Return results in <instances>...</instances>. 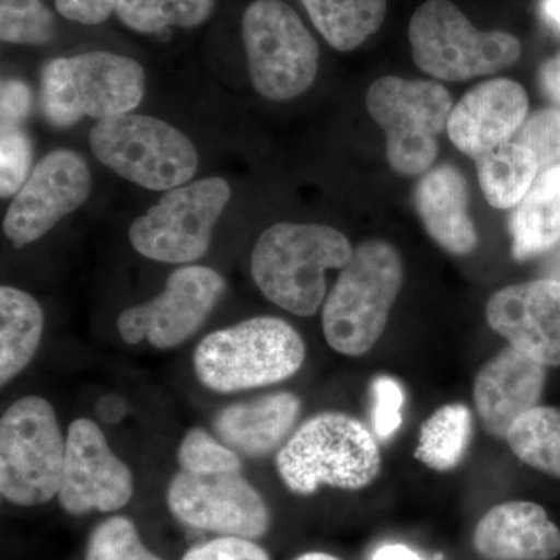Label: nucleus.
Instances as JSON below:
<instances>
[{
  "label": "nucleus",
  "mask_w": 560,
  "mask_h": 560,
  "mask_svg": "<svg viewBox=\"0 0 560 560\" xmlns=\"http://www.w3.org/2000/svg\"><path fill=\"white\" fill-rule=\"evenodd\" d=\"M353 248L327 224L276 223L250 254V275L268 301L298 316H313L326 301V271L342 270Z\"/></svg>",
  "instance_id": "nucleus-1"
},
{
  "label": "nucleus",
  "mask_w": 560,
  "mask_h": 560,
  "mask_svg": "<svg viewBox=\"0 0 560 560\" xmlns=\"http://www.w3.org/2000/svg\"><path fill=\"white\" fill-rule=\"evenodd\" d=\"M404 283V261L385 241H366L353 249L324 301L323 331L331 349L361 357L381 340Z\"/></svg>",
  "instance_id": "nucleus-2"
},
{
  "label": "nucleus",
  "mask_w": 560,
  "mask_h": 560,
  "mask_svg": "<svg viewBox=\"0 0 560 560\" xmlns=\"http://www.w3.org/2000/svg\"><path fill=\"white\" fill-rule=\"evenodd\" d=\"M291 492L312 495L323 486L368 488L382 469V455L370 430L345 412H320L302 423L276 460Z\"/></svg>",
  "instance_id": "nucleus-3"
},
{
  "label": "nucleus",
  "mask_w": 560,
  "mask_h": 560,
  "mask_svg": "<svg viewBox=\"0 0 560 560\" xmlns=\"http://www.w3.org/2000/svg\"><path fill=\"white\" fill-rule=\"evenodd\" d=\"M304 360L296 329L275 316H257L208 335L195 350L194 368L206 388L231 394L287 381Z\"/></svg>",
  "instance_id": "nucleus-4"
},
{
  "label": "nucleus",
  "mask_w": 560,
  "mask_h": 560,
  "mask_svg": "<svg viewBox=\"0 0 560 560\" xmlns=\"http://www.w3.org/2000/svg\"><path fill=\"white\" fill-rule=\"evenodd\" d=\"M145 95V70L132 58L95 50L54 58L40 72V110L55 128L83 117L103 120L138 108Z\"/></svg>",
  "instance_id": "nucleus-5"
},
{
  "label": "nucleus",
  "mask_w": 560,
  "mask_h": 560,
  "mask_svg": "<svg viewBox=\"0 0 560 560\" xmlns=\"http://www.w3.org/2000/svg\"><path fill=\"white\" fill-rule=\"evenodd\" d=\"M416 66L434 79L466 81L511 68L521 40L506 32H481L451 0H427L408 27Z\"/></svg>",
  "instance_id": "nucleus-6"
},
{
  "label": "nucleus",
  "mask_w": 560,
  "mask_h": 560,
  "mask_svg": "<svg viewBox=\"0 0 560 560\" xmlns=\"http://www.w3.org/2000/svg\"><path fill=\"white\" fill-rule=\"evenodd\" d=\"M90 145L103 165L149 190H172L194 178L198 153L184 132L142 114H121L91 128Z\"/></svg>",
  "instance_id": "nucleus-7"
},
{
  "label": "nucleus",
  "mask_w": 560,
  "mask_h": 560,
  "mask_svg": "<svg viewBox=\"0 0 560 560\" xmlns=\"http://www.w3.org/2000/svg\"><path fill=\"white\" fill-rule=\"evenodd\" d=\"M66 438L54 407L38 396L14 401L0 420V493L18 506L49 503L60 492Z\"/></svg>",
  "instance_id": "nucleus-8"
},
{
  "label": "nucleus",
  "mask_w": 560,
  "mask_h": 560,
  "mask_svg": "<svg viewBox=\"0 0 560 560\" xmlns=\"http://www.w3.org/2000/svg\"><path fill=\"white\" fill-rule=\"evenodd\" d=\"M249 79L261 97L287 102L311 90L319 47L296 11L282 0H254L242 18Z\"/></svg>",
  "instance_id": "nucleus-9"
},
{
  "label": "nucleus",
  "mask_w": 560,
  "mask_h": 560,
  "mask_svg": "<svg viewBox=\"0 0 560 560\" xmlns=\"http://www.w3.org/2000/svg\"><path fill=\"white\" fill-rule=\"evenodd\" d=\"M366 106L385 131L390 167L405 176L431 171L440 153L438 136L451 119V92L436 81L386 75L371 84Z\"/></svg>",
  "instance_id": "nucleus-10"
},
{
  "label": "nucleus",
  "mask_w": 560,
  "mask_h": 560,
  "mask_svg": "<svg viewBox=\"0 0 560 560\" xmlns=\"http://www.w3.org/2000/svg\"><path fill=\"white\" fill-rule=\"evenodd\" d=\"M226 179L210 176L167 190L145 215L132 221V248L162 264H191L208 253L212 232L231 201Z\"/></svg>",
  "instance_id": "nucleus-11"
},
{
  "label": "nucleus",
  "mask_w": 560,
  "mask_h": 560,
  "mask_svg": "<svg viewBox=\"0 0 560 560\" xmlns=\"http://www.w3.org/2000/svg\"><path fill=\"white\" fill-rule=\"evenodd\" d=\"M224 289L223 276L212 268H179L158 296L121 313L117 319L121 340L130 346L147 340L153 348H176L197 334Z\"/></svg>",
  "instance_id": "nucleus-12"
},
{
  "label": "nucleus",
  "mask_w": 560,
  "mask_h": 560,
  "mask_svg": "<svg viewBox=\"0 0 560 560\" xmlns=\"http://www.w3.org/2000/svg\"><path fill=\"white\" fill-rule=\"evenodd\" d=\"M172 514L190 528L257 539L270 529V511L241 471L195 475L180 470L167 489Z\"/></svg>",
  "instance_id": "nucleus-13"
},
{
  "label": "nucleus",
  "mask_w": 560,
  "mask_h": 560,
  "mask_svg": "<svg viewBox=\"0 0 560 560\" xmlns=\"http://www.w3.org/2000/svg\"><path fill=\"white\" fill-rule=\"evenodd\" d=\"M91 190L90 167L77 151H50L11 200L3 219L7 238L18 249L39 241L65 217L81 208Z\"/></svg>",
  "instance_id": "nucleus-14"
},
{
  "label": "nucleus",
  "mask_w": 560,
  "mask_h": 560,
  "mask_svg": "<svg viewBox=\"0 0 560 560\" xmlns=\"http://www.w3.org/2000/svg\"><path fill=\"white\" fill-rule=\"evenodd\" d=\"M135 493L130 467L110 451L97 423L77 419L66 436L65 467L58 501L70 515L116 512Z\"/></svg>",
  "instance_id": "nucleus-15"
},
{
  "label": "nucleus",
  "mask_w": 560,
  "mask_h": 560,
  "mask_svg": "<svg viewBox=\"0 0 560 560\" xmlns=\"http://www.w3.org/2000/svg\"><path fill=\"white\" fill-rule=\"evenodd\" d=\"M490 329L545 368L560 366V282L540 278L497 291L486 305Z\"/></svg>",
  "instance_id": "nucleus-16"
},
{
  "label": "nucleus",
  "mask_w": 560,
  "mask_h": 560,
  "mask_svg": "<svg viewBox=\"0 0 560 560\" xmlns=\"http://www.w3.org/2000/svg\"><path fill=\"white\" fill-rule=\"evenodd\" d=\"M528 94L517 81H485L452 109L448 138L460 153L478 160L510 142L528 117Z\"/></svg>",
  "instance_id": "nucleus-17"
},
{
  "label": "nucleus",
  "mask_w": 560,
  "mask_h": 560,
  "mask_svg": "<svg viewBox=\"0 0 560 560\" xmlns=\"http://www.w3.org/2000/svg\"><path fill=\"white\" fill-rule=\"evenodd\" d=\"M545 382V366L512 346L486 363L475 381L474 401L490 436L506 440L515 420L539 407Z\"/></svg>",
  "instance_id": "nucleus-18"
},
{
  "label": "nucleus",
  "mask_w": 560,
  "mask_h": 560,
  "mask_svg": "<svg viewBox=\"0 0 560 560\" xmlns=\"http://www.w3.org/2000/svg\"><path fill=\"white\" fill-rule=\"evenodd\" d=\"M474 547L488 560H552L560 555V529L530 501H508L478 522Z\"/></svg>",
  "instance_id": "nucleus-19"
},
{
  "label": "nucleus",
  "mask_w": 560,
  "mask_h": 560,
  "mask_svg": "<svg viewBox=\"0 0 560 560\" xmlns=\"http://www.w3.org/2000/svg\"><path fill=\"white\" fill-rule=\"evenodd\" d=\"M415 202L423 228L441 248L455 256L477 248V230L467 213L469 186L458 168L442 164L420 176Z\"/></svg>",
  "instance_id": "nucleus-20"
},
{
  "label": "nucleus",
  "mask_w": 560,
  "mask_h": 560,
  "mask_svg": "<svg viewBox=\"0 0 560 560\" xmlns=\"http://www.w3.org/2000/svg\"><path fill=\"white\" fill-rule=\"evenodd\" d=\"M300 415V397L279 390L223 408L213 429L232 451L256 458L276 451L289 436Z\"/></svg>",
  "instance_id": "nucleus-21"
},
{
  "label": "nucleus",
  "mask_w": 560,
  "mask_h": 560,
  "mask_svg": "<svg viewBox=\"0 0 560 560\" xmlns=\"http://www.w3.org/2000/svg\"><path fill=\"white\" fill-rule=\"evenodd\" d=\"M512 256L525 261L560 242V162L541 171L510 219Z\"/></svg>",
  "instance_id": "nucleus-22"
},
{
  "label": "nucleus",
  "mask_w": 560,
  "mask_h": 560,
  "mask_svg": "<svg viewBox=\"0 0 560 560\" xmlns=\"http://www.w3.org/2000/svg\"><path fill=\"white\" fill-rule=\"evenodd\" d=\"M44 330L38 301L14 287L0 289V383L13 381L35 357Z\"/></svg>",
  "instance_id": "nucleus-23"
},
{
  "label": "nucleus",
  "mask_w": 560,
  "mask_h": 560,
  "mask_svg": "<svg viewBox=\"0 0 560 560\" xmlns=\"http://www.w3.org/2000/svg\"><path fill=\"white\" fill-rule=\"evenodd\" d=\"M316 31L340 51L360 47L381 31L386 0H300Z\"/></svg>",
  "instance_id": "nucleus-24"
},
{
  "label": "nucleus",
  "mask_w": 560,
  "mask_h": 560,
  "mask_svg": "<svg viewBox=\"0 0 560 560\" xmlns=\"http://www.w3.org/2000/svg\"><path fill=\"white\" fill-rule=\"evenodd\" d=\"M475 164L486 200L501 210L515 208L540 172L533 151L515 140L482 154Z\"/></svg>",
  "instance_id": "nucleus-25"
},
{
  "label": "nucleus",
  "mask_w": 560,
  "mask_h": 560,
  "mask_svg": "<svg viewBox=\"0 0 560 560\" xmlns=\"http://www.w3.org/2000/svg\"><path fill=\"white\" fill-rule=\"evenodd\" d=\"M471 430V411L466 405H444L423 422L415 458L433 470L455 469L469 448Z\"/></svg>",
  "instance_id": "nucleus-26"
},
{
  "label": "nucleus",
  "mask_w": 560,
  "mask_h": 560,
  "mask_svg": "<svg viewBox=\"0 0 560 560\" xmlns=\"http://www.w3.org/2000/svg\"><path fill=\"white\" fill-rule=\"evenodd\" d=\"M512 453L526 466L560 478V410L536 407L515 420L506 434Z\"/></svg>",
  "instance_id": "nucleus-27"
},
{
  "label": "nucleus",
  "mask_w": 560,
  "mask_h": 560,
  "mask_svg": "<svg viewBox=\"0 0 560 560\" xmlns=\"http://www.w3.org/2000/svg\"><path fill=\"white\" fill-rule=\"evenodd\" d=\"M213 10L215 0H116L114 13L130 31L151 35L168 27H198Z\"/></svg>",
  "instance_id": "nucleus-28"
},
{
  "label": "nucleus",
  "mask_w": 560,
  "mask_h": 560,
  "mask_svg": "<svg viewBox=\"0 0 560 560\" xmlns=\"http://www.w3.org/2000/svg\"><path fill=\"white\" fill-rule=\"evenodd\" d=\"M57 35L54 13L40 0H0V39L18 46H44Z\"/></svg>",
  "instance_id": "nucleus-29"
},
{
  "label": "nucleus",
  "mask_w": 560,
  "mask_h": 560,
  "mask_svg": "<svg viewBox=\"0 0 560 560\" xmlns=\"http://www.w3.org/2000/svg\"><path fill=\"white\" fill-rule=\"evenodd\" d=\"M84 560H162L140 540L135 523L110 517L92 530Z\"/></svg>",
  "instance_id": "nucleus-30"
},
{
  "label": "nucleus",
  "mask_w": 560,
  "mask_h": 560,
  "mask_svg": "<svg viewBox=\"0 0 560 560\" xmlns=\"http://www.w3.org/2000/svg\"><path fill=\"white\" fill-rule=\"evenodd\" d=\"M180 470L195 475L241 471L237 452L201 429H191L178 448Z\"/></svg>",
  "instance_id": "nucleus-31"
},
{
  "label": "nucleus",
  "mask_w": 560,
  "mask_h": 560,
  "mask_svg": "<svg viewBox=\"0 0 560 560\" xmlns=\"http://www.w3.org/2000/svg\"><path fill=\"white\" fill-rule=\"evenodd\" d=\"M0 195L11 198L24 186L32 173L33 145L24 128L0 130Z\"/></svg>",
  "instance_id": "nucleus-32"
},
{
  "label": "nucleus",
  "mask_w": 560,
  "mask_h": 560,
  "mask_svg": "<svg viewBox=\"0 0 560 560\" xmlns=\"http://www.w3.org/2000/svg\"><path fill=\"white\" fill-rule=\"evenodd\" d=\"M521 145L533 151L540 171L560 161V108H547L530 114L514 136Z\"/></svg>",
  "instance_id": "nucleus-33"
},
{
  "label": "nucleus",
  "mask_w": 560,
  "mask_h": 560,
  "mask_svg": "<svg viewBox=\"0 0 560 560\" xmlns=\"http://www.w3.org/2000/svg\"><path fill=\"white\" fill-rule=\"evenodd\" d=\"M372 422L381 440L386 441L400 429L404 390L399 383L388 375H381L372 382Z\"/></svg>",
  "instance_id": "nucleus-34"
},
{
  "label": "nucleus",
  "mask_w": 560,
  "mask_h": 560,
  "mask_svg": "<svg viewBox=\"0 0 560 560\" xmlns=\"http://www.w3.org/2000/svg\"><path fill=\"white\" fill-rule=\"evenodd\" d=\"M183 560H270L264 548L242 537H224L206 541L186 552Z\"/></svg>",
  "instance_id": "nucleus-35"
},
{
  "label": "nucleus",
  "mask_w": 560,
  "mask_h": 560,
  "mask_svg": "<svg viewBox=\"0 0 560 560\" xmlns=\"http://www.w3.org/2000/svg\"><path fill=\"white\" fill-rule=\"evenodd\" d=\"M33 94L24 81L10 79L2 83L0 90V121L2 128L24 127L31 116Z\"/></svg>",
  "instance_id": "nucleus-36"
},
{
  "label": "nucleus",
  "mask_w": 560,
  "mask_h": 560,
  "mask_svg": "<svg viewBox=\"0 0 560 560\" xmlns=\"http://www.w3.org/2000/svg\"><path fill=\"white\" fill-rule=\"evenodd\" d=\"M55 9L65 20L97 25L116 11V0H55Z\"/></svg>",
  "instance_id": "nucleus-37"
},
{
  "label": "nucleus",
  "mask_w": 560,
  "mask_h": 560,
  "mask_svg": "<svg viewBox=\"0 0 560 560\" xmlns=\"http://www.w3.org/2000/svg\"><path fill=\"white\" fill-rule=\"evenodd\" d=\"M95 412H97L102 422L114 425V423L121 422L125 416L128 415V404L124 397L108 394V396H103L98 399L97 405H95Z\"/></svg>",
  "instance_id": "nucleus-38"
},
{
  "label": "nucleus",
  "mask_w": 560,
  "mask_h": 560,
  "mask_svg": "<svg viewBox=\"0 0 560 560\" xmlns=\"http://www.w3.org/2000/svg\"><path fill=\"white\" fill-rule=\"evenodd\" d=\"M541 91L560 105V54L550 58L540 69Z\"/></svg>",
  "instance_id": "nucleus-39"
},
{
  "label": "nucleus",
  "mask_w": 560,
  "mask_h": 560,
  "mask_svg": "<svg viewBox=\"0 0 560 560\" xmlns=\"http://www.w3.org/2000/svg\"><path fill=\"white\" fill-rule=\"evenodd\" d=\"M372 560H425L418 552L410 550L405 545H383L372 556Z\"/></svg>",
  "instance_id": "nucleus-40"
},
{
  "label": "nucleus",
  "mask_w": 560,
  "mask_h": 560,
  "mask_svg": "<svg viewBox=\"0 0 560 560\" xmlns=\"http://www.w3.org/2000/svg\"><path fill=\"white\" fill-rule=\"evenodd\" d=\"M541 278L558 280L560 282V242L551 248L541 265Z\"/></svg>",
  "instance_id": "nucleus-41"
},
{
  "label": "nucleus",
  "mask_w": 560,
  "mask_h": 560,
  "mask_svg": "<svg viewBox=\"0 0 560 560\" xmlns=\"http://www.w3.org/2000/svg\"><path fill=\"white\" fill-rule=\"evenodd\" d=\"M544 13L560 28V0H544Z\"/></svg>",
  "instance_id": "nucleus-42"
},
{
  "label": "nucleus",
  "mask_w": 560,
  "mask_h": 560,
  "mask_svg": "<svg viewBox=\"0 0 560 560\" xmlns=\"http://www.w3.org/2000/svg\"><path fill=\"white\" fill-rule=\"evenodd\" d=\"M294 560H340V559L335 558V556L327 555V552L313 551V552H305V555H302V556H300V558H296Z\"/></svg>",
  "instance_id": "nucleus-43"
}]
</instances>
